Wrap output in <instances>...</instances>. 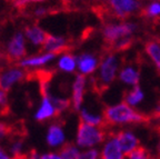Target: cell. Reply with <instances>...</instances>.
I'll return each instance as SVG.
<instances>
[{"label": "cell", "instance_id": "cell-35", "mask_svg": "<svg viewBox=\"0 0 160 159\" xmlns=\"http://www.w3.org/2000/svg\"><path fill=\"white\" fill-rule=\"evenodd\" d=\"M40 158V154H38L36 150H31L30 154L28 155V159H39Z\"/></svg>", "mask_w": 160, "mask_h": 159}, {"label": "cell", "instance_id": "cell-37", "mask_svg": "<svg viewBox=\"0 0 160 159\" xmlns=\"http://www.w3.org/2000/svg\"><path fill=\"white\" fill-rule=\"evenodd\" d=\"M158 1H160V0H158Z\"/></svg>", "mask_w": 160, "mask_h": 159}, {"label": "cell", "instance_id": "cell-8", "mask_svg": "<svg viewBox=\"0 0 160 159\" xmlns=\"http://www.w3.org/2000/svg\"><path fill=\"white\" fill-rule=\"evenodd\" d=\"M56 115H57V110L49 94H43L41 102L35 114V119L37 121H45V120L55 117Z\"/></svg>", "mask_w": 160, "mask_h": 159}, {"label": "cell", "instance_id": "cell-22", "mask_svg": "<svg viewBox=\"0 0 160 159\" xmlns=\"http://www.w3.org/2000/svg\"><path fill=\"white\" fill-rule=\"evenodd\" d=\"M80 150L78 149V147L75 145L67 144L61 148L60 150V156L62 157V159H77V157L79 156Z\"/></svg>", "mask_w": 160, "mask_h": 159}, {"label": "cell", "instance_id": "cell-4", "mask_svg": "<svg viewBox=\"0 0 160 159\" xmlns=\"http://www.w3.org/2000/svg\"><path fill=\"white\" fill-rule=\"evenodd\" d=\"M118 58L115 55L110 54L107 55L99 66V75H98V84H100L102 87H107L108 85L115 80L118 70Z\"/></svg>", "mask_w": 160, "mask_h": 159}, {"label": "cell", "instance_id": "cell-14", "mask_svg": "<svg viewBox=\"0 0 160 159\" xmlns=\"http://www.w3.org/2000/svg\"><path fill=\"white\" fill-rule=\"evenodd\" d=\"M99 61L91 54H82L77 58V69L81 75H90L98 68Z\"/></svg>", "mask_w": 160, "mask_h": 159}, {"label": "cell", "instance_id": "cell-28", "mask_svg": "<svg viewBox=\"0 0 160 159\" xmlns=\"http://www.w3.org/2000/svg\"><path fill=\"white\" fill-rule=\"evenodd\" d=\"M22 150H23V144L22 141H20V140H16L11 144L10 146V152L12 155L13 157L18 158L20 157V155L22 154Z\"/></svg>", "mask_w": 160, "mask_h": 159}, {"label": "cell", "instance_id": "cell-5", "mask_svg": "<svg viewBox=\"0 0 160 159\" xmlns=\"http://www.w3.org/2000/svg\"><path fill=\"white\" fill-rule=\"evenodd\" d=\"M26 36L25 33H16L11 37L7 45V55L13 60H21L25 58L27 54V48H26Z\"/></svg>", "mask_w": 160, "mask_h": 159}, {"label": "cell", "instance_id": "cell-34", "mask_svg": "<svg viewBox=\"0 0 160 159\" xmlns=\"http://www.w3.org/2000/svg\"><path fill=\"white\" fill-rule=\"evenodd\" d=\"M0 159H13V158L10 156V155H8L7 152L3 150V148L0 147Z\"/></svg>", "mask_w": 160, "mask_h": 159}, {"label": "cell", "instance_id": "cell-2", "mask_svg": "<svg viewBox=\"0 0 160 159\" xmlns=\"http://www.w3.org/2000/svg\"><path fill=\"white\" fill-rule=\"evenodd\" d=\"M106 139V131L103 127H97L80 121L78 126L76 142L80 148H92Z\"/></svg>", "mask_w": 160, "mask_h": 159}, {"label": "cell", "instance_id": "cell-11", "mask_svg": "<svg viewBox=\"0 0 160 159\" xmlns=\"http://www.w3.org/2000/svg\"><path fill=\"white\" fill-rule=\"evenodd\" d=\"M46 140H47L48 146H50L51 148H58V147L63 146L66 141V135L62 127L58 124L51 125L48 128Z\"/></svg>", "mask_w": 160, "mask_h": 159}, {"label": "cell", "instance_id": "cell-16", "mask_svg": "<svg viewBox=\"0 0 160 159\" xmlns=\"http://www.w3.org/2000/svg\"><path fill=\"white\" fill-rule=\"evenodd\" d=\"M25 36L26 39L31 44L32 46H43L46 39H47V33L43 29H41L38 26H30L27 27L25 30Z\"/></svg>", "mask_w": 160, "mask_h": 159}, {"label": "cell", "instance_id": "cell-27", "mask_svg": "<svg viewBox=\"0 0 160 159\" xmlns=\"http://www.w3.org/2000/svg\"><path fill=\"white\" fill-rule=\"evenodd\" d=\"M99 158V151L93 148H89L79 154L77 159H98Z\"/></svg>", "mask_w": 160, "mask_h": 159}, {"label": "cell", "instance_id": "cell-24", "mask_svg": "<svg viewBox=\"0 0 160 159\" xmlns=\"http://www.w3.org/2000/svg\"><path fill=\"white\" fill-rule=\"evenodd\" d=\"M142 15L148 18H155L160 16V1H153L142 10Z\"/></svg>", "mask_w": 160, "mask_h": 159}, {"label": "cell", "instance_id": "cell-29", "mask_svg": "<svg viewBox=\"0 0 160 159\" xmlns=\"http://www.w3.org/2000/svg\"><path fill=\"white\" fill-rule=\"evenodd\" d=\"M42 1H45V0H16L15 6L18 8H23L28 5H31V3H39Z\"/></svg>", "mask_w": 160, "mask_h": 159}, {"label": "cell", "instance_id": "cell-12", "mask_svg": "<svg viewBox=\"0 0 160 159\" xmlns=\"http://www.w3.org/2000/svg\"><path fill=\"white\" fill-rule=\"evenodd\" d=\"M101 159H125V154L120 148L116 136H112L106 141L101 150Z\"/></svg>", "mask_w": 160, "mask_h": 159}, {"label": "cell", "instance_id": "cell-17", "mask_svg": "<svg viewBox=\"0 0 160 159\" xmlns=\"http://www.w3.org/2000/svg\"><path fill=\"white\" fill-rule=\"evenodd\" d=\"M119 79L121 82L131 86H137L140 79V74L132 66H126L119 72Z\"/></svg>", "mask_w": 160, "mask_h": 159}, {"label": "cell", "instance_id": "cell-33", "mask_svg": "<svg viewBox=\"0 0 160 159\" xmlns=\"http://www.w3.org/2000/svg\"><path fill=\"white\" fill-rule=\"evenodd\" d=\"M7 134H8V128H7V126L0 122V140L3 139V138H5V137L7 136Z\"/></svg>", "mask_w": 160, "mask_h": 159}, {"label": "cell", "instance_id": "cell-30", "mask_svg": "<svg viewBox=\"0 0 160 159\" xmlns=\"http://www.w3.org/2000/svg\"><path fill=\"white\" fill-rule=\"evenodd\" d=\"M39 159H62V157L58 152H47V154L40 155Z\"/></svg>", "mask_w": 160, "mask_h": 159}, {"label": "cell", "instance_id": "cell-25", "mask_svg": "<svg viewBox=\"0 0 160 159\" xmlns=\"http://www.w3.org/2000/svg\"><path fill=\"white\" fill-rule=\"evenodd\" d=\"M133 42V39L131 37H125V38H121V39L117 40L116 42H113L112 47H113V50L115 51H125V50L129 49L131 47Z\"/></svg>", "mask_w": 160, "mask_h": 159}, {"label": "cell", "instance_id": "cell-20", "mask_svg": "<svg viewBox=\"0 0 160 159\" xmlns=\"http://www.w3.org/2000/svg\"><path fill=\"white\" fill-rule=\"evenodd\" d=\"M80 118H81V121L86 122L88 125H92V126L103 127V125H106L102 116L95 114V112H91L87 108H81L80 109Z\"/></svg>", "mask_w": 160, "mask_h": 159}, {"label": "cell", "instance_id": "cell-32", "mask_svg": "<svg viewBox=\"0 0 160 159\" xmlns=\"http://www.w3.org/2000/svg\"><path fill=\"white\" fill-rule=\"evenodd\" d=\"M46 13H47V8H45V7H38L35 9L36 17H42Z\"/></svg>", "mask_w": 160, "mask_h": 159}, {"label": "cell", "instance_id": "cell-1", "mask_svg": "<svg viewBox=\"0 0 160 159\" xmlns=\"http://www.w3.org/2000/svg\"><path fill=\"white\" fill-rule=\"evenodd\" d=\"M103 119L107 125L141 124L149 120L148 116L136 111L127 102H120L107 107L103 111Z\"/></svg>", "mask_w": 160, "mask_h": 159}, {"label": "cell", "instance_id": "cell-6", "mask_svg": "<svg viewBox=\"0 0 160 159\" xmlns=\"http://www.w3.org/2000/svg\"><path fill=\"white\" fill-rule=\"evenodd\" d=\"M116 17L125 19L139 10V3L137 0H108Z\"/></svg>", "mask_w": 160, "mask_h": 159}, {"label": "cell", "instance_id": "cell-15", "mask_svg": "<svg viewBox=\"0 0 160 159\" xmlns=\"http://www.w3.org/2000/svg\"><path fill=\"white\" fill-rule=\"evenodd\" d=\"M42 47L45 52H52L57 55L67 48V41L65 38L60 36L48 35Z\"/></svg>", "mask_w": 160, "mask_h": 159}, {"label": "cell", "instance_id": "cell-7", "mask_svg": "<svg viewBox=\"0 0 160 159\" xmlns=\"http://www.w3.org/2000/svg\"><path fill=\"white\" fill-rule=\"evenodd\" d=\"M25 77V72L20 68H8L6 70L0 71V89L3 91H8L22 80Z\"/></svg>", "mask_w": 160, "mask_h": 159}, {"label": "cell", "instance_id": "cell-19", "mask_svg": "<svg viewBox=\"0 0 160 159\" xmlns=\"http://www.w3.org/2000/svg\"><path fill=\"white\" fill-rule=\"evenodd\" d=\"M58 68L63 72L71 74L77 69V58L71 54H63L58 59Z\"/></svg>", "mask_w": 160, "mask_h": 159}, {"label": "cell", "instance_id": "cell-18", "mask_svg": "<svg viewBox=\"0 0 160 159\" xmlns=\"http://www.w3.org/2000/svg\"><path fill=\"white\" fill-rule=\"evenodd\" d=\"M145 50L147 55L150 57V59L152 60L157 70L160 72V42L155 41V40H149L146 42Z\"/></svg>", "mask_w": 160, "mask_h": 159}, {"label": "cell", "instance_id": "cell-10", "mask_svg": "<svg viewBox=\"0 0 160 159\" xmlns=\"http://www.w3.org/2000/svg\"><path fill=\"white\" fill-rule=\"evenodd\" d=\"M56 58V54L52 52H43L40 55L31 56V57H25L20 60L19 65L23 68H39L48 65Z\"/></svg>", "mask_w": 160, "mask_h": 159}, {"label": "cell", "instance_id": "cell-36", "mask_svg": "<svg viewBox=\"0 0 160 159\" xmlns=\"http://www.w3.org/2000/svg\"><path fill=\"white\" fill-rule=\"evenodd\" d=\"M159 131H160V129H159ZM158 156H159V158H160V140H159V144H158Z\"/></svg>", "mask_w": 160, "mask_h": 159}, {"label": "cell", "instance_id": "cell-3", "mask_svg": "<svg viewBox=\"0 0 160 159\" xmlns=\"http://www.w3.org/2000/svg\"><path fill=\"white\" fill-rule=\"evenodd\" d=\"M136 30H137V25L132 23H108L103 27L102 36L108 45H112L113 42L121 38L131 36Z\"/></svg>", "mask_w": 160, "mask_h": 159}, {"label": "cell", "instance_id": "cell-26", "mask_svg": "<svg viewBox=\"0 0 160 159\" xmlns=\"http://www.w3.org/2000/svg\"><path fill=\"white\" fill-rule=\"evenodd\" d=\"M128 158L129 159H152L150 152L142 146L137 147L132 152H130V154L128 155Z\"/></svg>", "mask_w": 160, "mask_h": 159}, {"label": "cell", "instance_id": "cell-31", "mask_svg": "<svg viewBox=\"0 0 160 159\" xmlns=\"http://www.w3.org/2000/svg\"><path fill=\"white\" fill-rule=\"evenodd\" d=\"M7 105V95H6V91L0 89V111L2 108L6 107Z\"/></svg>", "mask_w": 160, "mask_h": 159}, {"label": "cell", "instance_id": "cell-9", "mask_svg": "<svg viewBox=\"0 0 160 159\" xmlns=\"http://www.w3.org/2000/svg\"><path fill=\"white\" fill-rule=\"evenodd\" d=\"M86 77L85 75H79L76 76L75 81L72 84V95H71V104L75 110H80L81 106H82L83 101V94H85V88H86Z\"/></svg>", "mask_w": 160, "mask_h": 159}, {"label": "cell", "instance_id": "cell-23", "mask_svg": "<svg viewBox=\"0 0 160 159\" xmlns=\"http://www.w3.org/2000/svg\"><path fill=\"white\" fill-rule=\"evenodd\" d=\"M47 94H49L50 98H51L53 105H55L56 110H57V115L61 114L62 111H65V110L70 106V104H71V101H70L69 99H67V98L57 97V96H53V95L50 94V92H47Z\"/></svg>", "mask_w": 160, "mask_h": 159}, {"label": "cell", "instance_id": "cell-13", "mask_svg": "<svg viewBox=\"0 0 160 159\" xmlns=\"http://www.w3.org/2000/svg\"><path fill=\"white\" fill-rule=\"evenodd\" d=\"M117 139L120 145V148L125 155H129L139 147V139L131 131H119L117 134Z\"/></svg>", "mask_w": 160, "mask_h": 159}, {"label": "cell", "instance_id": "cell-21", "mask_svg": "<svg viewBox=\"0 0 160 159\" xmlns=\"http://www.w3.org/2000/svg\"><path fill=\"white\" fill-rule=\"evenodd\" d=\"M143 99V92L139 86H135L130 91L126 92L125 95V102H127L129 106H137L140 101Z\"/></svg>", "mask_w": 160, "mask_h": 159}]
</instances>
